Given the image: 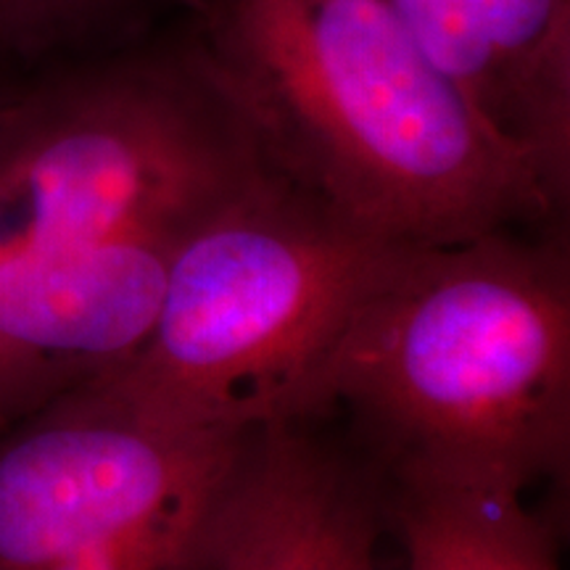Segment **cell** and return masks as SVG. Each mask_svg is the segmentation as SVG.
<instances>
[{
  "label": "cell",
  "instance_id": "1",
  "mask_svg": "<svg viewBox=\"0 0 570 570\" xmlns=\"http://www.w3.org/2000/svg\"><path fill=\"white\" fill-rule=\"evenodd\" d=\"M259 164L177 27L38 67L0 106V320L154 315L175 248Z\"/></svg>",
  "mask_w": 570,
  "mask_h": 570
},
{
  "label": "cell",
  "instance_id": "2",
  "mask_svg": "<svg viewBox=\"0 0 570 570\" xmlns=\"http://www.w3.org/2000/svg\"><path fill=\"white\" fill-rule=\"evenodd\" d=\"M275 173L404 244L566 223L386 0H161Z\"/></svg>",
  "mask_w": 570,
  "mask_h": 570
},
{
  "label": "cell",
  "instance_id": "3",
  "mask_svg": "<svg viewBox=\"0 0 570 570\" xmlns=\"http://www.w3.org/2000/svg\"><path fill=\"white\" fill-rule=\"evenodd\" d=\"M383 479L529 491L568 475L566 223L412 246L317 383Z\"/></svg>",
  "mask_w": 570,
  "mask_h": 570
},
{
  "label": "cell",
  "instance_id": "4",
  "mask_svg": "<svg viewBox=\"0 0 570 570\" xmlns=\"http://www.w3.org/2000/svg\"><path fill=\"white\" fill-rule=\"evenodd\" d=\"M412 246L262 159L180 240L146 341L101 381L180 433L312 420L327 362Z\"/></svg>",
  "mask_w": 570,
  "mask_h": 570
},
{
  "label": "cell",
  "instance_id": "5",
  "mask_svg": "<svg viewBox=\"0 0 570 570\" xmlns=\"http://www.w3.org/2000/svg\"><path fill=\"white\" fill-rule=\"evenodd\" d=\"M248 433L169 431L101 377L67 391L0 431V570H206Z\"/></svg>",
  "mask_w": 570,
  "mask_h": 570
},
{
  "label": "cell",
  "instance_id": "6",
  "mask_svg": "<svg viewBox=\"0 0 570 570\" xmlns=\"http://www.w3.org/2000/svg\"><path fill=\"white\" fill-rule=\"evenodd\" d=\"M386 483L309 420L256 428L214 510L206 570H386Z\"/></svg>",
  "mask_w": 570,
  "mask_h": 570
},
{
  "label": "cell",
  "instance_id": "7",
  "mask_svg": "<svg viewBox=\"0 0 570 570\" xmlns=\"http://www.w3.org/2000/svg\"><path fill=\"white\" fill-rule=\"evenodd\" d=\"M560 209L570 196V0H386Z\"/></svg>",
  "mask_w": 570,
  "mask_h": 570
},
{
  "label": "cell",
  "instance_id": "8",
  "mask_svg": "<svg viewBox=\"0 0 570 570\" xmlns=\"http://www.w3.org/2000/svg\"><path fill=\"white\" fill-rule=\"evenodd\" d=\"M399 570H560L558 533L523 491L439 479H383Z\"/></svg>",
  "mask_w": 570,
  "mask_h": 570
},
{
  "label": "cell",
  "instance_id": "9",
  "mask_svg": "<svg viewBox=\"0 0 570 570\" xmlns=\"http://www.w3.org/2000/svg\"><path fill=\"white\" fill-rule=\"evenodd\" d=\"M159 9L161 0H0V42L46 67L142 38Z\"/></svg>",
  "mask_w": 570,
  "mask_h": 570
},
{
  "label": "cell",
  "instance_id": "10",
  "mask_svg": "<svg viewBox=\"0 0 570 570\" xmlns=\"http://www.w3.org/2000/svg\"><path fill=\"white\" fill-rule=\"evenodd\" d=\"M38 69L35 63L24 61L19 53H13L11 48H6L0 42V106H3L13 92L19 90V85Z\"/></svg>",
  "mask_w": 570,
  "mask_h": 570
}]
</instances>
